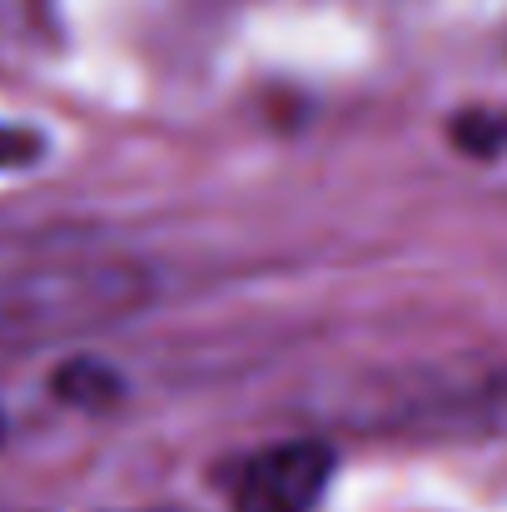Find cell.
<instances>
[{
    "label": "cell",
    "instance_id": "cell-1",
    "mask_svg": "<svg viewBox=\"0 0 507 512\" xmlns=\"http://www.w3.org/2000/svg\"><path fill=\"white\" fill-rule=\"evenodd\" d=\"M334 478V448L319 438H289L239 458L224 478L234 512H314Z\"/></svg>",
    "mask_w": 507,
    "mask_h": 512
},
{
    "label": "cell",
    "instance_id": "cell-2",
    "mask_svg": "<svg viewBox=\"0 0 507 512\" xmlns=\"http://www.w3.org/2000/svg\"><path fill=\"white\" fill-rule=\"evenodd\" d=\"M55 393H60L65 403L95 408V403H110V398L120 393V378H115L110 368H95V363H70V368H60Z\"/></svg>",
    "mask_w": 507,
    "mask_h": 512
},
{
    "label": "cell",
    "instance_id": "cell-3",
    "mask_svg": "<svg viewBox=\"0 0 507 512\" xmlns=\"http://www.w3.org/2000/svg\"><path fill=\"white\" fill-rule=\"evenodd\" d=\"M45 155V140L25 125H0V170H20V165H35Z\"/></svg>",
    "mask_w": 507,
    "mask_h": 512
},
{
    "label": "cell",
    "instance_id": "cell-4",
    "mask_svg": "<svg viewBox=\"0 0 507 512\" xmlns=\"http://www.w3.org/2000/svg\"><path fill=\"white\" fill-rule=\"evenodd\" d=\"M493 398H498V403L507 408V383H498V388H493Z\"/></svg>",
    "mask_w": 507,
    "mask_h": 512
},
{
    "label": "cell",
    "instance_id": "cell-5",
    "mask_svg": "<svg viewBox=\"0 0 507 512\" xmlns=\"http://www.w3.org/2000/svg\"><path fill=\"white\" fill-rule=\"evenodd\" d=\"M30 5H40V10H45V5H50V0H30Z\"/></svg>",
    "mask_w": 507,
    "mask_h": 512
},
{
    "label": "cell",
    "instance_id": "cell-6",
    "mask_svg": "<svg viewBox=\"0 0 507 512\" xmlns=\"http://www.w3.org/2000/svg\"><path fill=\"white\" fill-rule=\"evenodd\" d=\"M0 438H5V418H0Z\"/></svg>",
    "mask_w": 507,
    "mask_h": 512
}]
</instances>
